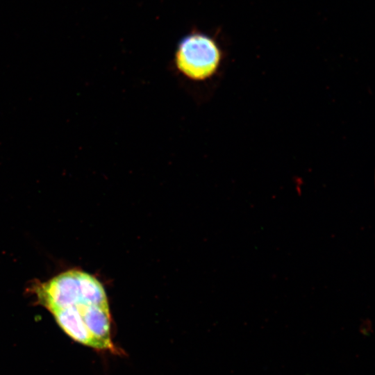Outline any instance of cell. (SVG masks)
Instances as JSON below:
<instances>
[{
    "instance_id": "1",
    "label": "cell",
    "mask_w": 375,
    "mask_h": 375,
    "mask_svg": "<svg viewBox=\"0 0 375 375\" xmlns=\"http://www.w3.org/2000/svg\"><path fill=\"white\" fill-rule=\"evenodd\" d=\"M222 51L215 39L200 31H192L178 42L174 56L176 72L187 81L202 83L219 69Z\"/></svg>"
}]
</instances>
